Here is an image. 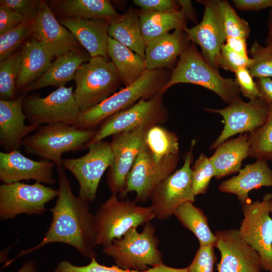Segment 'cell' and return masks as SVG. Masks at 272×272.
<instances>
[{"instance_id":"53","label":"cell","mask_w":272,"mask_h":272,"mask_svg":"<svg viewBox=\"0 0 272 272\" xmlns=\"http://www.w3.org/2000/svg\"><path fill=\"white\" fill-rule=\"evenodd\" d=\"M271 211H270V214L271 215L272 217V192L271 193Z\"/></svg>"},{"instance_id":"8","label":"cell","mask_w":272,"mask_h":272,"mask_svg":"<svg viewBox=\"0 0 272 272\" xmlns=\"http://www.w3.org/2000/svg\"><path fill=\"white\" fill-rule=\"evenodd\" d=\"M168 111L160 93L149 99H142L131 107L104 120L87 147L115 134L139 127L147 128L165 123Z\"/></svg>"},{"instance_id":"6","label":"cell","mask_w":272,"mask_h":272,"mask_svg":"<svg viewBox=\"0 0 272 272\" xmlns=\"http://www.w3.org/2000/svg\"><path fill=\"white\" fill-rule=\"evenodd\" d=\"M95 216L98 229L97 244L103 247L122 237L131 228L144 225L155 218L150 206H140L134 200H120L114 194L100 204Z\"/></svg>"},{"instance_id":"21","label":"cell","mask_w":272,"mask_h":272,"mask_svg":"<svg viewBox=\"0 0 272 272\" xmlns=\"http://www.w3.org/2000/svg\"><path fill=\"white\" fill-rule=\"evenodd\" d=\"M23 98L22 95L12 100L0 99V145L5 152L19 150L23 140L40 126L25 123Z\"/></svg>"},{"instance_id":"33","label":"cell","mask_w":272,"mask_h":272,"mask_svg":"<svg viewBox=\"0 0 272 272\" xmlns=\"http://www.w3.org/2000/svg\"><path fill=\"white\" fill-rule=\"evenodd\" d=\"M144 142L157 161H160L170 155H179V143L176 134L160 125L151 126L147 130Z\"/></svg>"},{"instance_id":"14","label":"cell","mask_w":272,"mask_h":272,"mask_svg":"<svg viewBox=\"0 0 272 272\" xmlns=\"http://www.w3.org/2000/svg\"><path fill=\"white\" fill-rule=\"evenodd\" d=\"M179 155H170L160 161H156L144 144L126 179L125 196L135 192L134 200L145 203L154 189L174 171Z\"/></svg>"},{"instance_id":"5","label":"cell","mask_w":272,"mask_h":272,"mask_svg":"<svg viewBox=\"0 0 272 272\" xmlns=\"http://www.w3.org/2000/svg\"><path fill=\"white\" fill-rule=\"evenodd\" d=\"M155 231L151 222L144 225L141 232L133 227L122 237L103 247L102 252L123 269L144 272L149 266L163 263L162 253L158 248L160 241L155 235Z\"/></svg>"},{"instance_id":"26","label":"cell","mask_w":272,"mask_h":272,"mask_svg":"<svg viewBox=\"0 0 272 272\" xmlns=\"http://www.w3.org/2000/svg\"><path fill=\"white\" fill-rule=\"evenodd\" d=\"M90 58V55L82 50L57 57L38 79L21 90L23 95L47 86H64L74 80L77 70Z\"/></svg>"},{"instance_id":"23","label":"cell","mask_w":272,"mask_h":272,"mask_svg":"<svg viewBox=\"0 0 272 272\" xmlns=\"http://www.w3.org/2000/svg\"><path fill=\"white\" fill-rule=\"evenodd\" d=\"M58 20L75 36L91 57L101 56L109 60V21L64 17H59Z\"/></svg>"},{"instance_id":"47","label":"cell","mask_w":272,"mask_h":272,"mask_svg":"<svg viewBox=\"0 0 272 272\" xmlns=\"http://www.w3.org/2000/svg\"><path fill=\"white\" fill-rule=\"evenodd\" d=\"M235 8L240 11H259L272 8V0H233Z\"/></svg>"},{"instance_id":"25","label":"cell","mask_w":272,"mask_h":272,"mask_svg":"<svg viewBox=\"0 0 272 272\" xmlns=\"http://www.w3.org/2000/svg\"><path fill=\"white\" fill-rule=\"evenodd\" d=\"M239 174L223 181L219 189L223 192L235 194L242 205L251 202L248 196L252 189L263 186L272 187V169L267 160L258 159L253 163L245 166Z\"/></svg>"},{"instance_id":"40","label":"cell","mask_w":272,"mask_h":272,"mask_svg":"<svg viewBox=\"0 0 272 272\" xmlns=\"http://www.w3.org/2000/svg\"><path fill=\"white\" fill-rule=\"evenodd\" d=\"M53 272H143L123 269L116 265L106 266L98 263L96 258L90 260L89 264L78 266L66 260L60 261Z\"/></svg>"},{"instance_id":"28","label":"cell","mask_w":272,"mask_h":272,"mask_svg":"<svg viewBox=\"0 0 272 272\" xmlns=\"http://www.w3.org/2000/svg\"><path fill=\"white\" fill-rule=\"evenodd\" d=\"M249 152L248 132L225 141L209 158L215 170V177L220 179L238 172L243 160L248 156Z\"/></svg>"},{"instance_id":"54","label":"cell","mask_w":272,"mask_h":272,"mask_svg":"<svg viewBox=\"0 0 272 272\" xmlns=\"http://www.w3.org/2000/svg\"><path fill=\"white\" fill-rule=\"evenodd\" d=\"M269 160L272 162V156L270 157Z\"/></svg>"},{"instance_id":"37","label":"cell","mask_w":272,"mask_h":272,"mask_svg":"<svg viewBox=\"0 0 272 272\" xmlns=\"http://www.w3.org/2000/svg\"><path fill=\"white\" fill-rule=\"evenodd\" d=\"M224 30L227 38H241L247 40L250 29L248 23L240 17L226 0H220Z\"/></svg>"},{"instance_id":"7","label":"cell","mask_w":272,"mask_h":272,"mask_svg":"<svg viewBox=\"0 0 272 272\" xmlns=\"http://www.w3.org/2000/svg\"><path fill=\"white\" fill-rule=\"evenodd\" d=\"M74 80V96L81 111L107 99L122 83L113 63L101 56L91 57L82 64Z\"/></svg>"},{"instance_id":"32","label":"cell","mask_w":272,"mask_h":272,"mask_svg":"<svg viewBox=\"0 0 272 272\" xmlns=\"http://www.w3.org/2000/svg\"><path fill=\"white\" fill-rule=\"evenodd\" d=\"M174 215L183 226L195 236L199 246L216 247L217 238L210 229L208 218L193 202L187 201L181 205Z\"/></svg>"},{"instance_id":"30","label":"cell","mask_w":272,"mask_h":272,"mask_svg":"<svg viewBox=\"0 0 272 272\" xmlns=\"http://www.w3.org/2000/svg\"><path fill=\"white\" fill-rule=\"evenodd\" d=\"M109 36L138 54L145 59L146 44L141 31L139 13L130 8L109 22Z\"/></svg>"},{"instance_id":"39","label":"cell","mask_w":272,"mask_h":272,"mask_svg":"<svg viewBox=\"0 0 272 272\" xmlns=\"http://www.w3.org/2000/svg\"><path fill=\"white\" fill-rule=\"evenodd\" d=\"M215 170L210 158L200 154L191 167V182L195 196L207 192Z\"/></svg>"},{"instance_id":"31","label":"cell","mask_w":272,"mask_h":272,"mask_svg":"<svg viewBox=\"0 0 272 272\" xmlns=\"http://www.w3.org/2000/svg\"><path fill=\"white\" fill-rule=\"evenodd\" d=\"M108 54L125 87L135 82L147 70L143 58L110 37Z\"/></svg>"},{"instance_id":"11","label":"cell","mask_w":272,"mask_h":272,"mask_svg":"<svg viewBox=\"0 0 272 272\" xmlns=\"http://www.w3.org/2000/svg\"><path fill=\"white\" fill-rule=\"evenodd\" d=\"M23 109L30 124L39 126L58 123L74 125L80 112L73 86L58 88L45 97H24Z\"/></svg>"},{"instance_id":"48","label":"cell","mask_w":272,"mask_h":272,"mask_svg":"<svg viewBox=\"0 0 272 272\" xmlns=\"http://www.w3.org/2000/svg\"><path fill=\"white\" fill-rule=\"evenodd\" d=\"M259 98L269 107H272V79L270 78H256Z\"/></svg>"},{"instance_id":"34","label":"cell","mask_w":272,"mask_h":272,"mask_svg":"<svg viewBox=\"0 0 272 272\" xmlns=\"http://www.w3.org/2000/svg\"><path fill=\"white\" fill-rule=\"evenodd\" d=\"M22 50L15 52L0 61V98L12 100L16 98V83L20 70Z\"/></svg>"},{"instance_id":"45","label":"cell","mask_w":272,"mask_h":272,"mask_svg":"<svg viewBox=\"0 0 272 272\" xmlns=\"http://www.w3.org/2000/svg\"><path fill=\"white\" fill-rule=\"evenodd\" d=\"M133 2L142 11L148 12L172 13L180 8L178 1L174 0H134Z\"/></svg>"},{"instance_id":"10","label":"cell","mask_w":272,"mask_h":272,"mask_svg":"<svg viewBox=\"0 0 272 272\" xmlns=\"http://www.w3.org/2000/svg\"><path fill=\"white\" fill-rule=\"evenodd\" d=\"M195 140H192L189 151L184 159L181 168L160 183L152 192L149 199L150 207L155 218L164 220L174 215L176 210L187 201L195 200L191 182V164Z\"/></svg>"},{"instance_id":"36","label":"cell","mask_w":272,"mask_h":272,"mask_svg":"<svg viewBox=\"0 0 272 272\" xmlns=\"http://www.w3.org/2000/svg\"><path fill=\"white\" fill-rule=\"evenodd\" d=\"M250 61L247 67L255 78H272V48L254 41L249 50Z\"/></svg>"},{"instance_id":"18","label":"cell","mask_w":272,"mask_h":272,"mask_svg":"<svg viewBox=\"0 0 272 272\" xmlns=\"http://www.w3.org/2000/svg\"><path fill=\"white\" fill-rule=\"evenodd\" d=\"M215 234V247L221 254L218 272H261L259 255L241 237L238 229L220 230Z\"/></svg>"},{"instance_id":"12","label":"cell","mask_w":272,"mask_h":272,"mask_svg":"<svg viewBox=\"0 0 272 272\" xmlns=\"http://www.w3.org/2000/svg\"><path fill=\"white\" fill-rule=\"evenodd\" d=\"M58 193V190L38 182L3 183L0 185L1 221L14 219L21 214L42 215L47 210L45 205Z\"/></svg>"},{"instance_id":"4","label":"cell","mask_w":272,"mask_h":272,"mask_svg":"<svg viewBox=\"0 0 272 272\" xmlns=\"http://www.w3.org/2000/svg\"><path fill=\"white\" fill-rule=\"evenodd\" d=\"M97 130L81 129L63 123L47 124L27 135L22 145L27 153L52 161L60 168L63 167L62 155L87 148Z\"/></svg>"},{"instance_id":"13","label":"cell","mask_w":272,"mask_h":272,"mask_svg":"<svg viewBox=\"0 0 272 272\" xmlns=\"http://www.w3.org/2000/svg\"><path fill=\"white\" fill-rule=\"evenodd\" d=\"M88 152L78 158L63 159V167L70 171L79 185V196L88 202L96 198L103 174L111 165L113 153L110 142L101 141L89 145Z\"/></svg>"},{"instance_id":"49","label":"cell","mask_w":272,"mask_h":272,"mask_svg":"<svg viewBox=\"0 0 272 272\" xmlns=\"http://www.w3.org/2000/svg\"><path fill=\"white\" fill-rule=\"evenodd\" d=\"M225 44L232 51L245 57H248L246 40L241 38H227Z\"/></svg>"},{"instance_id":"29","label":"cell","mask_w":272,"mask_h":272,"mask_svg":"<svg viewBox=\"0 0 272 272\" xmlns=\"http://www.w3.org/2000/svg\"><path fill=\"white\" fill-rule=\"evenodd\" d=\"M21 50L22 60L16 83L17 91L38 79L48 69L54 59L33 37L25 42Z\"/></svg>"},{"instance_id":"20","label":"cell","mask_w":272,"mask_h":272,"mask_svg":"<svg viewBox=\"0 0 272 272\" xmlns=\"http://www.w3.org/2000/svg\"><path fill=\"white\" fill-rule=\"evenodd\" d=\"M55 164L44 159L34 161L21 153L19 150L0 152V180L3 184L34 180L36 182L54 184L53 177Z\"/></svg>"},{"instance_id":"2","label":"cell","mask_w":272,"mask_h":272,"mask_svg":"<svg viewBox=\"0 0 272 272\" xmlns=\"http://www.w3.org/2000/svg\"><path fill=\"white\" fill-rule=\"evenodd\" d=\"M171 73L167 69L147 70L133 83L113 93L97 105L80 111L74 126L81 129H95L109 116L127 109L141 99H149L162 93Z\"/></svg>"},{"instance_id":"3","label":"cell","mask_w":272,"mask_h":272,"mask_svg":"<svg viewBox=\"0 0 272 272\" xmlns=\"http://www.w3.org/2000/svg\"><path fill=\"white\" fill-rule=\"evenodd\" d=\"M179 83L202 86L214 92L228 104L240 97V92L234 79L223 77L218 70L210 65L195 44L190 42L179 56L162 93L163 94L170 87Z\"/></svg>"},{"instance_id":"44","label":"cell","mask_w":272,"mask_h":272,"mask_svg":"<svg viewBox=\"0 0 272 272\" xmlns=\"http://www.w3.org/2000/svg\"><path fill=\"white\" fill-rule=\"evenodd\" d=\"M235 82L240 92L250 100L259 98V93L255 81L247 68L239 69L235 73Z\"/></svg>"},{"instance_id":"1","label":"cell","mask_w":272,"mask_h":272,"mask_svg":"<svg viewBox=\"0 0 272 272\" xmlns=\"http://www.w3.org/2000/svg\"><path fill=\"white\" fill-rule=\"evenodd\" d=\"M58 176L57 198L49 209L52 221L44 237L39 243L22 250L6 263L9 265L21 256L52 243H61L72 246L83 257L91 260L96 258L98 229L95 215L90 211L89 202L76 196L63 167L57 168Z\"/></svg>"},{"instance_id":"46","label":"cell","mask_w":272,"mask_h":272,"mask_svg":"<svg viewBox=\"0 0 272 272\" xmlns=\"http://www.w3.org/2000/svg\"><path fill=\"white\" fill-rule=\"evenodd\" d=\"M28 21L14 10L0 5V35Z\"/></svg>"},{"instance_id":"42","label":"cell","mask_w":272,"mask_h":272,"mask_svg":"<svg viewBox=\"0 0 272 272\" xmlns=\"http://www.w3.org/2000/svg\"><path fill=\"white\" fill-rule=\"evenodd\" d=\"M250 58L242 56L229 49L225 43L221 46L219 67L235 73L239 69L248 67Z\"/></svg>"},{"instance_id":"50","label":"cell","mask_w":272,"mask_h":272,"mask_svg":"<svg viewBox=\"0 0 272 272\" xmlns=\"http://www.w3.org/2000/svg\"><path fill=\"white\" fill-rule=\"evenodd\" d=\"M145 272H187V268H177L168 266L164 263L149 268Z\"/></svg>"},{"instance_id":"52","label":"cell","mask_w":272,"mask_h":272,"mask_svg":"<svg viewBox=\"0 0 272 272\" xmlns=\"http://www.w3.org/2000/svg\"><path fill=\"white\" fill-rule=\"evenodd\" d=\"M268 32L265 40V46L272 48V8L269 12L267 21Z\"/></svg>"},{"instance_id":"17","label":"cell","mask_w":272,"mask_h":272,"mask_svg":"<svg viewBox=\"0 0 272 272\" xmlns=\"http://www.w3.org/2000/svg\"><path fill=\"white\" fill-rule=\"evenodd\" d=\"M197 2L205 7L202 19L199 23L184 31L190 42L200 46L206 61L218 70L221 48L226 40L220 0Z\"/></svg>"},{"instance_id":"16","label":"cell","mask_w":272,"mask_h":272,"mask_svg":"<svg viewBox=\"0 0 272 272\" xmlns=\"http://www.w3.org/2000/svg\"><path fill=\"white\" fill-rule=\"evenodd\" d=\"M270 107L260 98L249 102L243 101L238 97L223 109L206 108V111L218 113L224 119V128L217 140L212 144L211 149H215L238 133L251 132L266 122Z\"/></svg>"},{"instance_id":"9","label":"cell","mask_w":272,"mask_h":272,"mask_svg":"<svg viewBox=\"0 0 272 272\" xmlns=\"http://www.w3.org/2000/svg\"><path fill=\"white\" fill-rule=\"evenodd\" d=\"M271 193L242 205L244 218L239 232L241 237L260 256L262 270L272 272V217Z\"/></svg>"},{"instance_id":"38","label":"cell","mask_w":272,"mask_h":272,"mask_svg":"<svg viewBox=\"0 0 272 272\" xmlns=\"http://www.w3.org/2000/svg\"><path fill=\"white\" fill-rule=\"evenodd\" d=\"M32 22L26 21L0 35V61L14 53L26 38L32 35Z\"/></svg>"},{"instance_id":"24","label":"cell","mask_w":272,"mask_h":272,"mask_svg":"<svg viewBox=\"0 0 272 272\" xmlns=\"http://www.w3.org/2000/svg\"><path fill=\"white\" fill-rule=\"evenodd\" d=\"M189 42L185 31L179 29L154 39L146 45L147 70L173 69Z\"/></svg>"},{"instance_id":"43","label":"cell","mask_w":272,"mask_h":272,"mask_svg":"<svg viewBox=\"0 0 272 272\" xmlns=\"http://www.w3.org/2000/svg\"><path fill=\"white\" fill-rule=\"evenodd\" d=\"M41 1L1 0L0 5L17 11L28 21L33 22L38 15Z\"/></svg>"},{"instance_id":"15","label":"cell","mask_w":272,"mask_h":272,"mask_svg":"<svg viewBox=\"0 0 272 272\" xmlns=\"http://www.w3.org/2000/svg\"><path fill=\"white\" fill-rule=\"evenodd\" d=\"M148 128L139 127L112 135L110 142L113 160L107 175L108 186L112 194L125 196L126 179L144 144Z\"/></svg>"},{"instance_id":"51","label":"cell","mask_w":272,"mask_h":272,"mask_svg":"<svg viewBox=\"0 0 272 272\" xmlns=\"http://www.w3.org/2000/svg\"><path fill=\"white\" fill-rule=\"evenodd\" d=\"M16 272H39V271L35 262L32 260H29L25 261Z\"/></svg>"},{"instance_id":"41","label":"cell","mask_w":272,"mask_h":272,"mask_svg":"<svg viewBox=\"0 0 272 272\" xmlns=\"http://www.w3.org/2000/svg\"><path fill=\"white\" fill-rule=\"evenodd\" d=\"M214 247L199 246L190 265L187 272H213L217 260Z\"/></svg>"},{"instance_id":"19","label":"cell","mask_w":272,"mask_h":272,"mask_svg":"<svg viewBox=\"0 0 272 272\" xmlns=\"http://www.w3.org/2000/svg\"><path fill=\"white\" fill-rule=\"evenodd\" d=\"M32 36L54 58L81 50L79 42L59 23L46 1H41L38 15L32 22Z\"/></svg>"},{"instance_id":"22","label":"cell","mask_w":272,"mask_h":272,"mask_svg":"<svg viewBox=\"0 0 272 272\" xmlns=\"http://www.w3.org/2000/svg\"><path fill=\"white\" fill-rule=\"evenodd\" d=\"M180 10L172 13L141 11L139 13L140 25L146 45L154 39L172 29L185 31L187 20L196 22L190 1H178Z\"/></svg>"},{"instance_id":"27","label":"cell","mask_w":272,"mask_h":272,"mask_svg":"<svg viewBox=\"0 0 272 272\" xmlns=\"http://www.w3.org/2000/svg\"><path fill=\"white\" fill-rule=\"evenodd\" d=\"M48 3L54 15L59 17L103 19L110 22L120 15L107 0H52Z\"/></svg>"},{"instance_id":"35","label":"cell","mask_w":272,"mask_h":272,"mask_svg":"<svg viewBox=\"0 0 272 272\" xmlns=\"http://www.w3.org/2000/svg\"><path fill=\"white\" fill-rule=\"evenodd\" d=\"M249 155L251 158L269 160L272 156V107L266 122L248 133Z\"/></svg>"}]
</instances>
